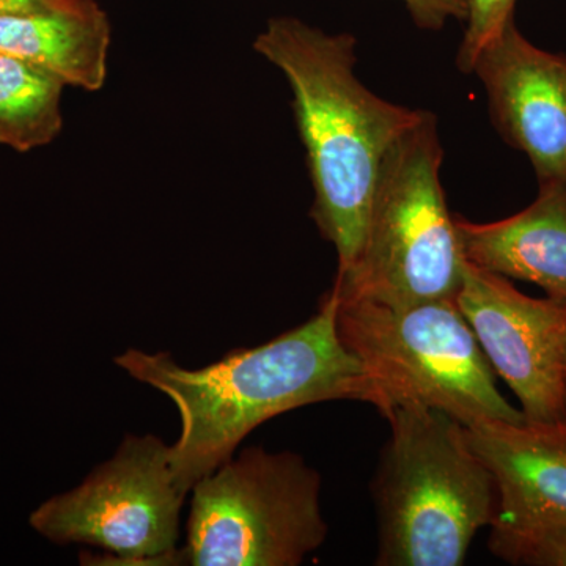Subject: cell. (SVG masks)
Here are the masks:
<instances>
[{"mask_svg":"<svg viewBox=\"0 0 566 566\" xmlns=\"http://www.w3.org/2000/svg\"><path fill=\"white\" fill-rule=\"evenodd\" d=\"M338 297L331 289L318 312L301 326L255 348L189 370L170 354L128 349L114 363L177 406L181 433L170 463L185 490L233 458L260 424L293 409L331 400L375 406L374 387L342 342Z\"/></svg>","mask_w":566,"mask_h":566,"instance_id":"6da1fadb","label":"cell"},{"mask_svg":"<svg viewBox=\"0 0 566 566\" xmlns=\"http://www.w3.org/2000/svg\"><path fill=\"white\" fill-rule=\"evenodd\" d=\"M357 40L300 18L275 17L253 41L293 92L297 132L314 186L312 219L345 273L363 245L371 193L387 150L423 117L382 99L356 74Z\"/></svg>","mask_w":566,"mask_h":566,"instance_id":"7a4b0ae2","label":"cell"},{"mask_svg":"<svg viewBox=\"0 0 566 566\" xmlns=\"http://www.w3.org/2000/svg\"><path fill=\"white\" fill-rule=\"evenodd\" d=\"M371 482L378 566H461L497 516L493 472L468 427L439 409L395 406Z\"/></svg>","mask_w":566,"mask_h":566,"instance_id":"3957f363","label":"cell"},{"mask_svg":"<svg viewBox=\"0 0 566 566\" xmlns=\"http://www.w3.org/2000/svg\"><path fill=\"white\" fill-rule=\"evenodd\" d=\"M442 159L438 118L424 111L382 158L363 245L335 277L338 300L403 307L457 297L464 256L447 208Z\"/></svg>","mask_w":566,"mask_h":566,"instance_id":"277c9868","label":"cell"},{"mask_svg":"<svg viewBox=\"0 0 566 566\" xmlns=\"http://www.w3.org/2000/svg\"><path fill=\"white\" fill-rule=\"evenodd\" d=\"M337 327L363 365L382 416L395 406L419 405L465 427L527 422L499 392L493 367L455 297L403 307L338 300Z\"/></svg>","mask_w":566,"mask_h":566,"instance_id":"5b68a950","label":"cell"},{"mask_svg":"<svg viewBox=\"0 0 566 566\" xmlns=\"http://www.w3.org/2000/svg\"><path fill=\"white\" fill-rule=\"evenodd\" d=\"M322 479L296 453L244 449L192 488L193 566H296L323 545Z\"/></svg>","mask_w":566,"mask_h":566,"instance_id":"8992f818","label":"cell"},{"mask_svg":"<svg viewBox=\"0 0 566 566\" xmlns=\"http://www.w3.org/2000/svg\"><path fill=\"white\" fill-rule=\"evenodd\" d=\"M188 494L175 475L170 446L153 434H128L80 486L35 510L31 524L59 545L102 547L109 564H188L186 551L177 549Z\"/></svg>","mask_w":566,"mask_h":566,"instance_id":"52a82bcc","label":"cell"},{"mask_svg":"<svg viewBox=\"0 0 566 566\" xmlns=\"http://www.w3.org/2000/svg\"><path fill=\"white\" fill-rule=\"evenodd\" d=\"M455 300L527 422L566 420V303L535 300L465 260Z\"/></svg>","mask_w":566,"mask_h":566,"instance_id":"ba28073f","label":"cell"},{"mask_svg":"<svg viewBox=\"0 0 566 566\" xmlns=\"http://www.w3.org/2000/svg\"><path fill=\"white\" fill-rule=\"evenodd\" d=\"M471 73L485 85L495 128L531 159L539 182L566 181V57L536 48L513 18Z\"/></svg>","mask_w":566,"mask_h":566,"instance_id":"9c48e42d","label":"cell"},{"mask_svg":"<svg viewBox=\"0 0 566 566\" xmlns=\"http://www.w3.org/2000/svg\"><path fill=\"white\" fill-rule=\"evenodd\" d=\"M468 434L493 472L495 517L566 524V420L482 422L468 427Z\"/></svg>","mask_w":566,"mask_h":566,"instance_id":"30bf717a","label":"cell"},{"mask_svg":"<svg viewBox=\"0 0 566 566\" xmlns=\"http://www.w3.org/2000/svg\"><path fill=\"white\" fill-rule=\"evenodd\" d=\"M455 223L465 262L566 303V181L539 182L535 202L502 221Z\"/></svg>","mask_w":566,"mask_h":566,"instance_id":"8fae6325","label":"cell"},{"mask_svg":"<svg viewBox=\"0 0 566 566\" xmlns=\"http://www.w3.org/2000/svg\"><path fill=\"white\" fill-rule=\"evenodd\" d=\"M112 41L102 6L82 13L0 17V52L50 71L71 87L102 91Z\"/></svg>","mask_w":566,"mask_h":566,"instance_id":"7c38bea8","label":"cell"},{"mask_svg":"<svg viewBox=\"0 0 566 566\" xmlns=\"http://www.w3.org/2000/svg\"><path fill=\"white\" fill-rule=\"evenodd\" d=\"M65 87L50 71L0 52V145L28 153L57 139Z\"/></svg>","mask_w":566,"mask_h":566,"instance_id":"4fadbf2b","label":"cell"},{"mask_svg":"<svg viewBox=\"0 0 566 566\" xmlns=\"http://www.w3.org/2000/svg\"><path fill=\"white\" fill-rule=\"evenodd\" d=\"M488 547L512 565L566 566V524L495 517Z\"/></svg>","mask_w":566,"mask_h":566,"instance_id":"5bb4252c","label":"cell"},{"mask_svg":"<svg viewBox=\"0 0 566 566\" xmlns=\"http://www.w3.org/2000/svg\"><path fill=\"white\" fill-rule=\"evenodd\" d=\"M516 0H468L465 31L457 55L458 69L471 73L479 52L515 18Z\"/></svg>","mask_w":566,"mask_h":566,"instance_id":"9a60e30c","label":"cell"},{"mask_svg":"<svg viewBox=\"0 0 566 566\" xmlns=\"http://www.w3.org/2000/svg\"><path fill=\"white\" fill-rule=\"evenodd\" d=\"M423 31H441L450 20L465 21L468 0H401Z\"/></svg>","mask_w":566,"mask_h":566,"instance_id":"2e32d148","label":"cell"},{"mask_svg":"<svg viewBox=\"0 0 566 566\" xmlns=\"http://www.w3.org/2000/svg\"><path fill=\"white\" fill-rule=\"evenodd\" d=\"M99 7L96 0H0V17L20 14L82 13Z\"/></svg>","mask_w":566,"mask_h":566,"instance_id":"e0dca14e","label":"cell"}]
</instances>
